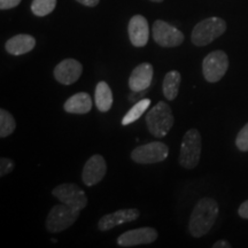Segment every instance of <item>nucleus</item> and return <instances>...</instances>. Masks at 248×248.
Masks as SVG:
<instances>
[{
    "instance_id": "f257e3e1",
    "label": "nucleus",
    "mask_w": 248,
    "mask_h": 248,
    "mask_svg": "<svg viewBox=\"0 0 248 248\" xmlns=\"http://www.w3.org/2000/svg\"><path fill=\"white\" fill-rule=\"evenodd\" d=\"M218 203L213 198H202L192 210L188 231L194 238H201L212 230L218 216Z\"/></svg>"
},
{
    "instance_id": "f03ea898",
    "label": "nucleus",
    "mask_w": 248,
    "mask_h": 248,
    "mask_svg": "<svg viewBox=\"0 0 248 248\" xmlns=\"http://www.w3.org/2000/svg\"><path fill=\"white\" fill-rule=\"evenodd\" d=\"M175 119H173L171 108L167 102H157L146 115L147 129L155 138L166 137L167 133L171 130Z\"/></svg>"
},
{
    "instance_id": "7ed1b4c3",
    "label": "nucleus",
    "mask_w": 248,
    "mask_h": 248,
    "mask_svg": "<svg viewBox=\"0 0 248 248\" xmlns=\"http://www.w3.org/2000/svg\"><path fill=\"white\" fill-rule=\"evenodd\" d=\"M226 31V22L221 17H208L193 28L191 40L195 46H207Z\"/></svg>"
},
{
    "instance_id": "20e7f679",
    "label": "nucleus",
    "mask_w": 248,
    "mask_h": 248,
    "mask_svg": "<svg viewBox=\"0 0 248 248\" xmlns=\"http://www.w3.org/2000/svg\"><path fill=\"white\" fill-rule=\"evenodd\" d=\"M202 139L197 129H191L183 137L179 151V164L185 169H193L199 164Z\"/></svg>"
},
{
    "instance_id": "39448f33",
    "label": "nucleus",
    "mask_w": 248,
    "mask_h": 248,
    "mask_svg": "<svg viewBox=\"0 0 248 248\" xmlns=\"http://www.w3.org/2000/svg\"><path fill=\"white\" fill-rule=\"evenodd\" d=\"M79 210L71 208L66 203H59L52 207L46 218V229L51 233H59L67 229L78 219Z\"/></svg>"
},
{
    "instance_id": "423d86ee",
    "label": "nucleus",
    "mask_w": 248,
    "mask_h": 248,
    "mask_svg": "<svg viewBox=\"0 0 248 248\" xmlns=\"http://www.w3.org/2000/svg\"><path fill=\"white\" fill-rule=\"evenodd\" d=\"M229 69V58L224 51L217 49L209 53L202 61V74L209 83L219 82Z\"/></svg>"
},
{
    "instance_id": "0eeeda50",
    "label": "nucleus",
    "mask_w": 248,
    "mask_h": 248,
    "mask_svg": "<svg viewBox=\"0 0 248 248\" xmlns=\"http://www.w3.org/2000/svg\"><path fill=\"white\" fill-rule=\"evenodd\" d=\"M169 147L164 142L152 141L136 147L131 152L133 162L140 164H152L162 162L168 157Z\"/></svg>"
},
{
    "instance_id": "6e6552de",
    "label": "nucleus",
    "mask_w": 248,
    "mask_h": 248,
    "mask_svg": "<svg viewBox=\"0 0 248 248\" xmlns=\"http://www.w3.org/2000/svg\"><path fill=\"white\" fill-rule=\"evenodd\" d=\"M153 39L162 47H177L184 42V33L177 28L162 20H156L152 27Z\"/></svg>"
},
{
    "instance_id": "1a4fd4ad",
    "label": "nucleus",
    "mask_w": 248,
    "mask_h": 248,
    "mask_svg": "<svg viewBox=\"0 0 248 248\" xmlns=\"http://www.w3.org/2000/svg\"><path fill=\"white\" fill-rule=\"evenodd\" d=\"M53 197L62 203H66L71 208L82 210L88 206V197L85 192L79 187L78 185L71 184V183H64V184L58 185L52 191Z\"/></svg>"
},
{
    "instance_id": "9d476101",
    "label": "nucleus",
    "mask_w": 248,
    "mask_h": 248,
    "mask_svg": "<svg viewBox=\"0 0 248 248\" xmlns=\"http://www.w3.org/2000/svg\"><path fill=\"white\" fill-rule=\"evenodd\" d=\"M157 231L153 228L133 229V230L124 232L117 238V245L121 247H133L139 245H148L157 239Z\"/></svg>"
},
{
    "instance_id": "9b49d317",
    "label": "nucleus",
    "mask_w": 248,
    "mask_h": 248,
    "mask_svg": "<svg viewBox=\"0 0 248 248\" xmlns=\"http://www.w3.org/2000/svg\"><path fill=\"white\" fill-rule=\"evenodd\" d=\"M83 73V66L75 59H64L55 66L54 78L62 85H71L76 83Z\"/></svg>"
},
{
    "instance_id": "f8f14e48",
    "label": "nucleus",
    "mask_w": 248,
    "mask_h": 248,
    "mask_svg": "<svg viewBox=\"0 0 248 248\" xmlns=\"http://www.w3.org/2000/svg\"><path fill=\"white\" fill-rule=\"evenodd\" d=\"M107 163L101 155H92L86 161L82 171V181L86 186H93L100 183L106 176Z\"/></svg>"
},
{
    "instance_id": "ddd939ff",
    "label": "nucleus",
    "mask_w": 248,
    "mask_h": 248,
    "mask_svg": "<svg viewBox=\"0 0 248 248\" xmlns=\"http://www.w3.org/2000/svg\"><path fill=\"white\" fill-rule=\"evenodd\" d=\"M129 39L135 47H144L150 39V26L146 17L142 15H133L128 24Z\"/></svg>"
},
{
    "instance_id": "4468645a",
    "label": "nucleus",
    "mask_w": 248,
    "mask_h": 248,
    "mask_svg": "<svg viewBox=\"0 0 248 248\" xmlns=\"http://www.w3.org/2000/svg\"><path fill=\"white\" fill-rule=\"evenodd\" d=\"M139 217V210L136 208L120 209L117 212L107 214L102 216L98 223V228L100 231H109L117 225L125 224L136 221Z\"/></svg>"
},
{
    "instance_id": "2eb2a0df",
    "label": "nucleus",
    "mask_w": 248,
    "mask_h": 248,
    "mask_svg": "<svg viewBox=\"0 0 248 248\" xmlns=\"http://www.w3.org/2000/svg\"><path fill=\"white\" fill-rule=\"evenodd\" d=\"M153 66L148 62H142L132 70L129 78V88L132 92L146 91L153 79Z\"/></svg>"
},
{
    "instance_id": "dca6fc26",
    "label": "nucleus",
    "mask_w": 248,
    "mask_h": 248,
    "mask_svg": "<svg viewBox=\"0 0 248 248\" xmlns=\"http://www.w3.org/2000/svg\"><path fill=\"white\" fill-rule=\"evenodd\" d=\"M36 46V38L27 33H20L9 38L5 44V49L7 53L15 55H23L32 51Z\"/></svg>"
},
{
    "instance_id": "f3484780",
    "label": "nucleus",
    "mask_w": 248,
    "mask_h": 248,
    "mask_svg": "<svg viewBox=\"0 0 248 248\" xmlns=\"http://www.w3.org/2000/svg\"><path fill=\"white\" fill-rule=\"evenodd\" d=\"M63 109L67 113L77 115L88 114L92 109V99L89 93L78 92L67 99L63 105Z\"/></svg>"
},
{
    "instance_id": "a211bd4d",
    "label": "nucleus",
    "mask_w": 248,
    "mask_h": 248,
    "mask_svg": "<svg viewBox=\"0 0 248 248\" xmlns=\"http://www.w3.org/2000/svg\"><path fill=\"white\" fill-rule=\"evenodd\" d=\"M94 101L95 106L102 113H106L113 106V92L109 85L107 84L105 80L99 82L97 86H95V92H94Z\"/></svg>"
},
{
    "instance_id": "6ab92c4d",
    "label": "nucleus",
    "mask_w": 248,
    "mask_h": 248,
    "mask_svg": "<svg viewBox=\"0 0 248 248\" xmlns=\"http://www.w3.org/2000/svg\"><path fill=\"white\" fill-rule=\"evenodd\" d=\"M182 82V76L181 73L177 70H171L169 73H167V75L164 76L163 83H162V90H163V95L168 100H175L176 97L178 95L179 86H181Z\"/></svg>"
},
{
    "instance_id": "aec40b11",
    "label": "nucleus",
    "mask_w": 248,
    "mask_h": 248,
    "mask_svg": "<svg viewBox=\"0 0 248 248\" xmlns=\"http://www.w3.org/2000/svg\"><path fill=\"white\" fill-rule=\"evenodd\" d=\"M151 106V99H141L139 100L137 104H135L133 106L130 108L128 113L124 115V117L122 119V125H129L136 121L139 120L141 117L142 114L146 111V109L148 107Z\"/></svg>"
},
{
    "instance_id": "412c9836",
    "label": "nucleus",
    "mask_w": 248,
    "mask_h": 248,
    "mask_svg": "<svg viewBox=\"0 0 248 248\" xmlns=\"http://www.w3.org/2000/svg\"><path fill=\"white\" fill-rule=\"evenodd\" d=\"M55 7H57V0H32L30 6L32 14L39 17L51 14Z\"/></svg>"
},
{
    "instance_id": "4be33fe9",
    "label": "nucleus",
    "mask_w": 248,
    "mask_h": 248,
    "mask_svg": "<svg viewBox=\"0 0 248 248\" xmlns=\"http://www.w3.org/2000/svg\"><path fill=\"white\" fill-rule=\"evenodd\" d=\"M16 123L13 115L8 110L1 108L0 109V137L6 138L14 132Z\"/></svg>"
},
{
    "instance_id": "5701e85b",
    "label": "nucleus",
    "mask_w": 248,
    "mask_h": 248,
    "mask_svg": "<svg viewBox=\"0 0 248 248\" xmlns=\"http://www.w3.org/2000/svg\"><path fill=\"white\" fill-rule=\"evenodd\" d=\"M235 146L241 152H248V123L245 124L238 133L235 138Z\"/></svg>"
},
{
    "instance_id": "b1692460",
    "label": "nucleus",
    "mask_w": 248,
    "mask_h": 248,
    "mask_svg": "<svg viewBox=\"0 0 248 248\" xmlns=\"http://www.w3.org/2000/svg\"><path fill=\"white\" fill-rule=\"evenodd\" d=\"M15 164L11 159H7V157H2L0 160V176L1 177H5L6 175H8L9 172H12L14 170Z\"/></svg>"
},
{
    "instance_id": "393cba45",
    "label": "nucleus",
    "mask_w": 248,
    "mask_h": 248,
    "mask_svg": "<svg viewBox=\"0 0 248 248\" xmlns=\"http://www.w3.org/2000/svg\"><path fill=\"white\" fill-rule=\"evenodd\" d=\"M22 0H0V9L1 11H7V9L15 8L20 5Z\"/></svg>"
},
{
    "instance_id": "a878e982",
    "label": "nucleus",
    "mask_w": 248,
    "mask_h": 248,
    "mask_svg": "<svg viewBox=\"0 0 248 248\" xmlns=\"http://www.w3.org/2000/svg\"><path fill=\"white\" fill-rule=\"evenodd\" d=\"M238 214H239L241 218L248 219V200H246L245 202L240 204V207L238 208Z\"/></svg>"
},
{
    "instance_id": "bb28decb",
    "label": "nucleus",
    "mask_w": 248,
    "mask_h": 248,
    "mask_svg": "<svg viewBox=\"0 0 248 248\" xmlns=\"http://www.w3.org/2000/svg\"><path fill=\"white\" fill-rule=\"evenodd\" d=\"M76 1L86 7H95L100 2V0H76Z\"/></svg>"
},
{
    "instance_id": "cd10ccee",
    "label": "nucleus",
    "mask_w": 248,
    "mask_h": 248,
    "mask_svg": "<svg viewBox=\"0 0 248 248\" xmlns=\"http://www.w3.org/2000/svg\"><path fill=\"white\" fill-rule=\"evenodd\" d=\"M213 248H231V245L226 240H218L213 245Z\"/></svg>"
},
{
    "instance_id": "c85d7f7f",
    "label": "nucleus",
    "mask_w": 248,
    "mask_h": 248,
    "mask_svg": "<svg viewBox=\"0 0 248 248\" xmlns=\"http://www.w3.org/2000/svg\"><path fill=\"white\" fill-rule=\"evenodd\" d=\"M152 2H156V4H160V2H163L164 0H150Z\"/></svg>"
}]
</instances>
